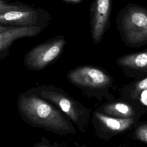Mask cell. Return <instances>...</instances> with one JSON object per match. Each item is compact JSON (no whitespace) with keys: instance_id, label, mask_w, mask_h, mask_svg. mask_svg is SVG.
Here are the masks:
<instances>
[{"instance_id":"6da1fadb","label":"cell","mask_w":147,"mask_h":147,"mask_svg":"<svg viewBox=\"0 0 147 147\" xmlns=\"http://www.w3.org/2000/svg\"><path fill=\"white\" fill-rule=\"evenodd\" d=\"M18 107L25 117L36 125L57 133H74L72 125L60 111L35 95L22 96Z\"/></svg>"},{"instance_id":"7a4b0ae2","label":"cell","mask_w":147,"mask_h":147,"mask_svg":"<svg viewBox=\"0 0 147 147\" xmlns=\"http://www.w3.org/2000/svg\"><path fill=\"white\" fill-rule=\"evenodd\" d=\"M117 28L125 45L140 47L147 44V8L129 3L118 13Z\"/></svg>"},{"instance_id":"3957f363","label":"cell","mask_w":147,"mask_h":147,"mask_svg":"<svg viewBox=\"0 0 147 147\" xmlns=\"http://www.w3.org/2000/svg\"><path fill=\"white\" fill-rule=\"evenodd\" d=\"M65 44L63 36H59L34 47L25 57V65L34 69L45 68L60 55Z\"/></svg>"},{"instance_id":"277c9868","label":"cell","mask_w":147,"mask_h":147,"mask_svg":"<svg viewBox=\"0 0 147 147\" xmlns=\"http://www.w3.org/2000/svg\"><path fill=\"white\" fill-rule=\"evenodd\" d=\"M112 0H94L90 7V30L94 44L102 41L111 26Z\"/></svg>"},{"instance_id":"5b68a950","label":"cell","mask_w":147,"mask_h":147,"mask_svg":"<svg viewBox=\"0 0 147 147\" xmlns=\"http://www.w3.org/2000/svg\"><path fill=\"white\" fill-rule=\"evenodd\" d=\"M68 78L74 84L91 88L104 87L110 82L107 75L91 66L80 67L70 71Z\"/></svg>"},{"instance_id":"8992f818","label":"cell","mask_w":147,"mask_h":147,"mask_svg":"<svg viewBox=\"0 0 147 147\" xmlns=\"http://www.w3.org/2000/svg\"><path fill=\"white\" fill-rule=\"evenodd\" d=\"M39 13L36 10H15L0 14V25L17 26L38 25Z\"/></svg>"},{"instance_id":"52a82bcc","label":"cell","mask_w":147,"mask_h":147,"mask_svg":"<svg viewBox=\"0 0 147 147\" xmlns=\"http://www.w3.org/2000/svg\"><path fill=\"white\" fill-rule=\"evenodd\" d=\"M41 95L57 105L74 122H79L80 110L73 99L54 90H42Z\"/></svg>"},{"instance_id":"ba28073f","label":"cell","mask_w":147,"mask_h":147,"mask_svg":"<svg viewBox=\"0 0 147 147\" xmlns=\"http://www.w3.org/2000/svg\"><path fill=\"white\" fill-rule=\"evenodd\" d=\"M42 30L38 25L25 26H10L0 33V51L7 48L16 40L32 37L38 34Z\"/></svg>"},{"instance_id":"9c48e42d","label":"cell","mask_w":147,"mask_h":147,"mask_svg":"<svg viewBox=\"0 0 147 147\" xmlns=\"http://www.w3.org/2000/svg\"><path fill=\"white\" fill-rule=\"evenodd\" d=\"M117 63L126 68L136 69H147V50L127 54L119 57Z\"/></svg>"},{"instance_id":"30bf717a","label":"cell","mask_w":147,"mask_h":147,"mask_svg":"<svg viewBox=\"0 0 147 147\" xmlns=\"http://www.w3.org/2000/svg\"><path fill=\"white\" fill-rule=\"evenodd\" d=\"M95 116L106 127L114 131L125 130L129 128L133 122V119L131 118H113L100 113H96Z\"/></svg>"},{"instance_id":"8fae6325","label":"cell","mask_w":147,"mask_h":147,"mask_svg":"<svg viewBox=\"0 0 147 147\" xmlns=\"http://www.w3.org/2000/svg\"><path fill=\"white\" fill-rule=\"evenodd\" d=\"M104 112L108 114L115 115L122 118H127L134 115V111L132 107L124 103H114L106 106Z\"/></svg>"},{"instance_id":"7c38bea8","label":"cell","mask_w":147,"mask_h":147,"mask_svg":"<svg viewBox=\"0 0 147 147\" xmlns=\"http://www.w3.org/2000/svg\"><path fill=\"white\" fill-rule=\"evenodd\" d=\"M30 7L16 3H10L4 0H0V14L15 10H28Z\"/></svg>"},{"instance_id":"4fadbf2b","label":"cell","mask_w":147,"mask_h":147,"mask_svg":"<svg viewBox=\"0 0 147 147\" xmlns=\"http://www.w3.org/2000/svg\"><path fill=\"white\" fill-rule=\"evenodd\" d=\"M136 134L138 139L147 143V125L140 126L137 129Z\"/></svg>"},{"instance_id":"5bb4252c","label":"cell","mask_w":147,"mask_h":147,"mask_svg":"<svg viewBox=\"0 0 147 147\" xmlns=\"http://www.w3.org/2000/svg\"><path fill=\"white\" fill-rule=\"evenodd\" d=\"M147 89V78L137 82L135 86L133 92V96H137L140 92Z\"/></svg>"},{"instance_id":"9a60e30c","label":"cell","mask_w":147,"mask_h":147,"mask_svg":"<svg viewBox=\"0 0 147 147\" xmlns=\"http://www.w3.org/2000/svg\"><path fill=\"white\" fill-rule=\"evenodd\" d=\"M141 94L140 96V100L142 104L147 106V89L141 91Z\"/></svg>"},{"instance_id":"2e32d148","label":"cell","mask_w":147,"mask_h":147,"mask_svg":"<svg viewBox=\"0 0 147 147\" xmlns=\"http://www.w3.org/2000/svg\"><path fill=\"white\" fill-rule=\"evenodd\" d=\"M67 2H71V3H77L82 2L83 0H63Z\"/></svg>"},{"instance_id":"e0dca14e","label":"cell","mask_w":147,"mask_h":147,"mask_svg":"<svg viewBox=\"0 0 147 147\" xmlns=\"http://www.w3.org/2000/svg\"><path fill=\"white\" fill-rule=\"evenodd\" d=\"M9 27V26H5V25H0V33L5 30L6 29H7Z\"/></svg>"},{"instance_id":"ac0fdd59","label":"cell","mask_w":147,"mask_h":147,"mask_svg":"<svg viewBox=\"0 0 147 147\" xmlns=\"http://www.w3.org/2000/svg\"><path fill=\"white\" fill-rule=\"evenodd\" d=\"M39 147H47V146H39Z\"/></svg>"}]
</instances>
